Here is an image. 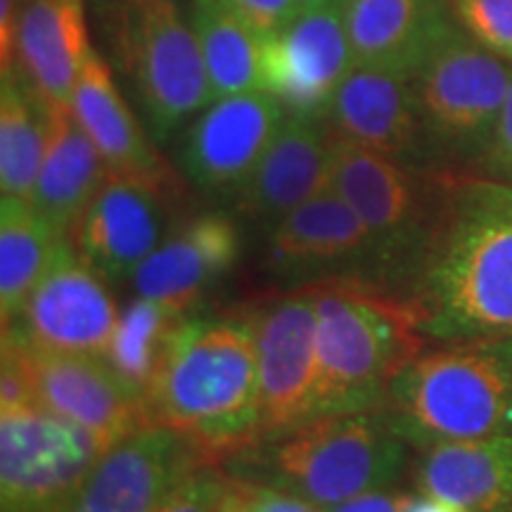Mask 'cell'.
Masks as SVG:
<instances>
[{
    "mask_svg": "<svg viewBox=\"0 0 512 512\" xmlns=\"http://www.w3.org/2000/svg\"><path fill=\"white\" fill-rule=\"evenodd\" d=\"M408 304L434 342L512 337V183H451Z\"/></svg>",
    "mask_w": 512,
    "mask_h": 512,
    "instance_id": "6da1fadb",
    "label": "cell"
},
{
    "mask_svg": "<svg viewBox=\"0 0 512 512\" xmlns=\"http://www.w3.org/2000/svg\"><path fill=\"white\" fill-rule=\"evenodd\" d=\"M150 425L171 427L209 465L259 439V351L249 320L185 318L145 394Z\"/></svg>",
    "mask_w": 512,
    "mask_h": 512,
    "instance_id": "7a4b0ae2",
    "label": "cell"
},
{
    "mask_svg": "<svg viewBox=\"0 0 512 512\" xmlns=\"http://www.w3.org/2000/svg\"><path fill=\"white\" fill-rule=\"evenodd\" d=\"M389 427L420 448L512 434V337L439 342L399 370L382 403Z\"/></svg>",
    "mask_w": 512,
    "mask_h": 512,
    "instance_id": "3957f363",
    "label": "cell"
},
{
    "mask_svg": "<svg viewBox=\"0 0 512 512\" xmlns=\"http://www.w3.org/2000/svg\"><path fill=\"white\" fill-rule=\"evenodd\" d=\"M408 446L377 411L325 415L252 446L221 465L228 475L271 484L323 510L389 489L408 467Z\"/></svg>",
    "mask_w": 512,
    "mask_h": 512,
    "instance_id": "277c9868",
    "label": "cell"
},
{
    "mask_svg": "<svg viewBox=\"0 0 512 512\" xmlns=\"http://www.w3.org/2000/svg\"><path fill=\"white\" fill-rule=\"evenodd\" d=\"M306 287L316 292L313 420L377 411L399 370L420 351L422 332L411 304L358 280Z\"/></svg>",
    "mask_w": 512,
    "mask_h": 512,
    "instance_id": "5b68a950",
    "label": "cell"
},
{
    "mask_svg": "<svg viewBox=\"0 0 512 512\" xmlns=\"http://www.w3.org/2000/svg\"><path fill=\"white\" fill-rule=\"evenodd\" d=\"M332 188L375 240V287L406 299L430 254L451 181L332 136Z\"/></svg>",
    "mask_w": 512,
    "mask_h": 512,
    "instance_id": "8992f818",
    "label": "cell"
},
{
    "mask_svg": "<svg viewBox=\"0 0 512 512\" xmlns=\"http://www.w3.org/2000/svg\"><path fill=\"white\" fill-rule=\"evenodd\" d=\"M107 36L152 140H171L214 102L200 41L174 0H110Z\"/></svg>",
    "mask_w": 512,
    "mask_h": 512,
    "instance_id": "52a82bcc",
    "label": "cell"
},
{
    "mask_svg": "<svg viewBox=\"0 0 512 512\" xmlns=\"http://www.w3.org/2000/svg\"><path fill=\"white\" fill-rule=\"evenodd\" d=\"M432 162L482 164L512 83V64L486 50L456 17L411 74Z\"/></svg>",
    "mask_w": 512,
    "mask_h": 512,
    "instance_id": "ba28073f",
    "label": "cell"
},
{
    "mask_svg": "<svg viewBox=\"0 0 512 512\" xmlns=\"http://www.w3.org/2000/svg\"><path fill=\"white\" fill-rule=\"evenodd\" d=\"M110 451L34 401L0 403V512H60Z\"/></svg>",
    "mask_w": 512,
    "mask_h": 512,
    "instance_id": "9c48e42d",
    "label": "cell"
},
{
    "mask_svg": "<svg viewBox=\"0 0 512 512\" xmlns=\"http://www.w3.org/2000/svg\"><path fill=\"white\" fill-rule=\"evenodd\" d=\"M24 396L93 432L112 448L150 425L143 396L126 384L105 356L38 351L3 330V368Z\"/></svg>",
    "mask_w": 512,
    "mask_h": 512,
    "instance_id": "30bf717a",
    "label": "cell"
},
{
    "mask_svg": "<svg viewBox=\"0 0 512 512\" xmlns=\"http://www.w3.org/2000/svg\"><path fill=\"white\" fill-rule=\"evenodd\" d=\"M117 323L119 311L107 280L67 238L24 309L3 330L38 351L105 356Z\"/></svg>",
    "mask_w": 512,
    "mask_h": 512,
    "instance_id": "8fae6325",
    "label": "cell"
},
{
    "mask_svg": "<svg viewBox=\"0 0 512 512\" xmlns=\"http://www.w3.org/2000/svg\"><path fill=\"white\" fill-rule=\"evenodd\" d=\"M266 264L275 278L304 287L328 280L375 285V240L330 185L271 226Z\"/></svg>",
    "mask_w": 512,
    "mask_h": 512,
    "instance_id": "7c38bea8",
    "label": "cell"
},
{
    "mask_svg": "<svg viewBox=\"0 0 512 512\" xmlns=\"http://www.w3.org/2000/svg\"><path fill=\"white\" fill-rule=\"evenodd\" d=\"M247 320L259 351V439H266L313 420L318 380L316 292L299 287L256 309Z\"/></svg>",
    "mask_w": 512,
    "mask_h": 512,
    "instance_id": "4fadbf2b",
    "label": "cell"
},
{
    "mask_svg": "<svg viewBox=\"0 0 512 512\" xmlns=\"http://www.w3.org/2000/svg\"><path fill=\"white\" fill-rule=\"evenodd\" d=\"M354 67L342 5L299 10L287 27L264 38L261 88L287 114L325 119Z\"/></svg>",
    "mask_w": 512,
    "mask_h": 512,
    "instance_id": "5bb4252c",
    "label": "cell"
},
{
    "mask_svg": "<svg viewBox=\"0 0 512 512\" xmlns=\"http://www.w3.org/2000/svg\"><path fill=\"white\" fill-rule=\"evenodd\" d=\"M287 112L273 95L252 91L211 102L185 128L181 171L197 190L233 197L285 124Z\"/></svg>",
    "mask_w": 512,
    "mask_h": 512,
    "instance_id": "9a60e30c",
    "label": "cell"
},
{
    "mask_svg": "<svg viewBox=\"0 0 512 512\" xmlns=\"http://www.w3.org/2000/svg\"><path fill=\"white\" fill-rule=\"evenodd\" d=\"M174 185L126 174L105 178L72 230V245L107 283L136 278L166 238V200Z\"/></svg>",
    "mask_w": 512,
    "mask_h": 512,
    "instance_id": "2e32d148",
    "label": "cell"
},
{
    "mask_svg": "<svg viewBox=\"0 0 512 512\" xmlns=\"http://www.w3.org/2000/svg\"><path fill=\"white\" fill-rule=\"evenodd\" d=\"M330 133L399 162L434 164L422 128L411 74L356 64L332 100Z\"/></svg>",
    "mask_w": 512,
    "mask_h": 512,
    "instance_id": "e0dca14e",
    "label": "cell"
},
{
    "mask_svg": "<svg viewBox=\"0 0 512 512\" xmlns=\"http://www.w3.org/2000/svg\"><path fill=\"white\" fill-rule=\"evenodd\" d=\"M197 463L204 460L183 434L147 425L100 458L67 512H155L166 489Z\"/></svg>",
    "mask_w": 512,
    "mask_h": 512,
    "instance_id": "ac0fdd59",
    "label": "cell"
},
{
    "mask_svg": "<svg viewBox=\"0 0 512 512\" xmlns=\"http://www.w3.org/2000/svg\"><path fill=\"white\" fill-rule=\"evenodd\" d=\"M332 185V133L325 119L287 114L254 174L233 195L235 214L275 226Z\"/></svg>",
    "mask_w": 512,
    "mask_h": 512,
    "instance_id": "d6986e66",
    "label": "cell"
},
{
    "mask_svg": "<svg viewBox=\"0 0 512 512\" xmlns=\"http://www.w3.org/2000/svg\"><path fill=\"white\" fill-rule=\"evenodd\" d=\"M240 230L233 216L204 211L178 223L138 268V297L155 299L190 313L209 287L235 266Z\"/></svg>",
    "mask_w": 512,
    "mask_h": 512,
    "instance_id": "ffe728a7",
    "label": "cell"
},
{
    "mask_svg": "<svg viewBox=\"0 0 512 512\" xmlns=\"http://www.w3.org/2000/svg\"><path fill=\"white\" fill-rule=\"evenodd\" d=\"M69 107L112 174L176 185L174 174L121 95L110 64L95 50L83 62Z\"/></svg>",
    "mask_w": 512,
    "mask_h": 512,
    "instance_id": "44dd1931",
    "label": "cell"
},
{
    "mask_svg": "<svg viewBox=\"0 0 512 512\" xmlns=\"http://www.w3.org/2000/svg\"><path fill=\"white\" fill-rule=\"evenodd\" d=\"M91 50L83 0H22L12 64L50 105H72Z\"/></svg>",
    "mask_w": 512,
    "mask_h": 512,
    "instance_id": "7402d4cb",
    "label": "cell"
},
{
    "mask_svg": "<svg viewBox=\"0 0 512 512\" xmlns=\"http://www.w3.org/2000/svg\"><path fill=\"white\" fill-rule=\"evenodd\" d=\"M413 479L463 512H512V434L420 448Z\"/></svg>",
    "mask_w": 512,
    "mask_h": 512,
    "instance_id": "603a6c76",
    "label": "cell"
},
{
    "mask_svg": "<svg viewBox=\"0 0 512 512\" xmlns=\"http://www.w3.org/2000/svg\"><path fill=\"white\" fill-rule=\"evenodd\" d=\"M342 10L356 64L406 74L456 17L451 0H344Z\"/></svg>",
    "mask_w": 512,
    "mask_h": 512,
    "instance_id": "cb8c5ba5",
    "label": "cell"
},
{
    "mask_svg": "<svg viewBox=\"0 0 512 512\" xmlns=\"http://www.w3.org/2000/svg\"><path fill=\"white\" fill-rule=\"evenodd\" d=\"M110 176L105 159L72 107L50 105V138L29 202L60 233L72 235L81 214Z\"/></svg>",
    "mask_w": 512,
    "mask_h": 512,
    "instance_id": "d4e9b609",
    "label": "cell"
},
{
    "mask_svg": "<svg viewBox=\"0 0 512 512\" xmlns=\"http://www.w3.org/2000/svg\"><path fill=\"white\" fill-rule=\"evenodd\" d=\"M50 138V102L12 64L0 83V190L29 200Z\"/></svg>",
    "mask_w": 512,
    "mask_h": 512,
    "instance_id": "484cf974",
    "label": "cell"
},
{
    "mask_svg": "<svg viewBox=\"0 0 512 512\" xmlns=\"http://www.w3.org/2000/svg\"><path fill=\"white\" fill-rule=\"evenodd\" d=\"M69 235L43 219L22 197L0 202V316L3 328L24 309Z\"/></svg>",
    "mask_w": 512,
    "mask_h": 512,
    "instance_id": "4316f807",
    "label": "cell"
},
{
    "mask_svg": "<svg viewBox=\"0 0 512 512\" xmlns=\"http://www.w3.org/2000/svg\"><path fill=\"white\" fill-rule=\"evenodd\" d=\"M190 24L200 41L214 100L264 91L261 88L264 38L226 8L223 0L197 3Z\"/></svg>",
    "mask_w": 512,
    "mask_h": 512,
    "instance_id": "83f0119b",
    "label": "cell"
},
{
    "mask_svg": "<svg viewBox=\"0 0 512 512\" xmlns=\"http://www.w3.org/2000/svg\"><path fill=\"white\" fill-rule=\"evenodd\" d=\"M185 318L188 313L145 297L133 299L124 313H119L105 361L124 377L128 387L143 396V401L162 368L171 337Z\"/></svg>",
    "mask_w": 512,
    "mask_h": 512,
    "instance_id": "f1b7e54d",
    "label": "cell"
},
{
    "mask_svg": "<svg viewBox=\"0 0 512 512\" xmlns=\"http://www.w3.org/2000/svg\"><path fill=\"white\" fill-rule=\"evenodd\" d=\"M451 8L467 34L512 64V0H451Z\"/></svg>",
    "mask_w": 512,
    "mask_h": 512,
    "instance_id": "f546056e",
    "label": "cell"
},
{
    "mask_svg": "<svg viewBox=\"0 0 512 512\" xmlns=\"http://www.w3.org/2000/svg\"><path fill=\"white\" fill-rule=\"evenodd\" d=\"M228 475L219 465L197 463L166 489L155 512H219Z\"/></svg>",
    "mask_w": 512,
    "mask_h": 512,
    "instance_id": "4dcf8cb0",
    "label": "cell"
},
{
    "mask_svg": "<svg viewBox=\"0 0 512 512\" xmlns=\"http://www.w3.org/2000/svg\"><path fill=\"white\" fill-rule=\"evenodd\" d=\"M261 38L278 34L299 12L297 0H223Z\"/></svg>",
    "mask_w": 512,
    "mask_h": 512,
    "instance_id": "1f68e13d",
    "label": "cell"
},
{
    "mask_svg": "<svg viewBox=\"0 0 512 512\" xmlns=\"http://www.w3.org/2000/svg\"><path fill=\"white\" fill-rule=\"evenodd\" d=\"M230 479H233L235 489L240 491V496L245 498L254 512H325L320 505L306 501V498L297 494H290L285 489H278V486L252 482V479L233 475H230Z\"/></svg>",
    "mask_w": 512,
    "mask_h": 512,
    "instance_id": "d6a6232c",
    "label": "cell"
},
{
    "mask_svg": "<svg viewBox=\"0 0 512 512\" xmlns=\"http://www.w3.org/2000/svg\"><path fill=\"white\" fill-rule=\"evenodd\" d=\"M482 169L489 178L512 183V83L508 98L503 102L501 117H498L494 138H491L489 152L482 159Z\"/></svg>",
    "mask_w": 512,
    "mask_h": 512,
    "instance_id": "836d02e7",
    "label": "cell"
},
{
    "mask_svg": "<svg viewBox=\"0 0 512 512\" xmlns=\"http://www.w3.org/2000/svg\"><path fill=\"white\" fill-rule=\"evenodd\" d=\"M408 496L411 494H403L396 486H389V489H375L368 491V494L349 498V501L328 508L325 512H403Z\"/></svg>",
    "mask_w": 512,
    "mask_h": 512,
    "instance_id": "e575fe53",
    "label": "cell"
},
{
    "mask_svg": "<svg viewBox=\"0 0 512 512\" xmlns=\"http://www.w3.org/2000/svg\"><path fill=\"white\" fill-rule=\"evenodd\" d=\"M22 0H0V62L3 69L15 62V36Z\"/></svg>",
    "mask_w": 512,
    "mask_h": 512,
    "instance_id": "d590c367",
    "label": "cell"
},
{
    "mask_svg": "<svg viewBox=\"0 0 512 512\" xmlns=\"http://www.w3.org/2000/svg\"><path fill=\"white\" fill-rule=\"evenodd\" d=\"M403 512H463V510L453 508V505H448L444 501H437V498L425 496V494H420V491H418V496H408L406 508H403Z\"/></svg>",
    "mask_w": 512,
    "mask_h": 512,
    "instance_id": "8d00e7d4",
    "label": "cell"
},
{
    "mask_svg": "<svg viewBox=\"0 0 512 512\" xmlns=\"http://www.w3.org/2000/svg\"><path fill=\"white\" fill-rule=\"evenodd\" d=\"M226 475H228V472H226ZM219 512H254L247 505L245 498L240 496V491L235 489V484H233V479H230V475H228V486H226V494H223Z\"/></svg>",
    "mask_w": 512,
    "mask_h": 512,
    "instance_id": "74e56055",
    "label": "cell"
},
{
    "mask_svg": "<svg viewBox=\"0 0 512 512\" xmlns=\"http://www.w3.org/2000/svg\"><path fill=\"white\" fill-rule=\"evenodd\" d=\"M299 10H313V8H332V5H344V0H297Z\"/></svg>",
    "mask_w": 512,
    "mask_h": 512,
    "instance_id": "f35d334b",
    "label": "cell"
},
{
    "mask_svg": "<svg viewBox=\"0 0 512 512\" xmlns=\"http://www.w3.org/2000/svg\"><path fill=\"white\" fill-rule=\"evenodd\" d=\"M195 3H207V0H195Z\"/></svg>",
    "mask_w": 512,
    "mask_h": 512,
    "instance_id": "ab89813d",
    "label": "cell"
}]
</instances>
